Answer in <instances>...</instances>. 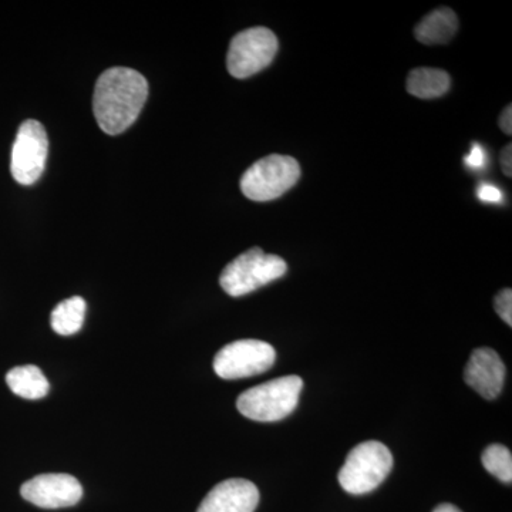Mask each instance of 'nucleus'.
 <instances>
[{"instance_id": "nucleus-7", "label": "nucleus", "mask_w": 512, "mask_h": 512, "mask_svg": "<svg viewBox=\"0 0 512 512\" xmlns=\"http://www.w3.org/2000/svg\"><path fill=\"white\" fill-rule=\"evenodd\" d=\"M275 360V349L269 343L256 339L237 340L217 353L214 370L221 379H245L271 369Z\"/></svg>"}, {"instance_id": "nucleus-19", "label": "nucleus", "mask_w": 512, "mask_h": 512, "mask_svg": "<svg viewBox=\"0 0 512 512\" xmlns=\"http://www.w3.org/2000/svg\"><path fill=\"white\" fill-rule=\"evenodd\" d=\"M485 160V153L483 147L480 144L474 143L473 147H471L470 154L466 157V164L471 168H480L483 167Z\"/></svg>"}, {"instance_id": "nucleus-11", "label": "nucleus", "mask_w": 512, "mask_h": 512, "mask_svg": "<svg viewBox=\"0 0 512 512\" xmlns=\"http://www.w3.org/2000/svg\"><path fill=\"white\" fill-rule=\"evenodd\" d=\"M258 503L259 491L254 483L231 478L215 485L197 512H254Z\"/></svg>"}, {"instance_id": "nucleus-1", "label": "nucleus", "mask_w": 512, "mask_h": 512, "mask_svg": "<svg viewBox=\"0 0 512 512\" xmlns=\"http://www.w3.org/2000/svg\"><path fill=\"white\" fill-rule=\"evenodd\" d=\"M148 97L143 74L128 67H111L96 83L93 113L97 124L109 136L124 133L133 126Z\"/></svg>"}, {"instance_id": "nucleus-20", "label": "nucleus", "mask_w": 512, "mask_h": 512, "mask_svg": "<svg viewBox=\"0 0 512 512\" xmlns=\"http://www.w3.org/2000/svg\"><path fill=\"white\" fill-rule=\"evenodd\" d=\"M501 170L503 173L507 175V177H511L512 175V146L511 144H507L501 151L500 156Z\"/></svg>"}, {"instance_id": "nucleus-18", "label": "nucleus", "mask_w": 512, "mask_h": 512, "mask_svg": "<svg viewBox=\"0 0 512 512\" xmlns=\"http://www.w3.org/2000/svg\"><path fill=\"white\" fill-rule=\"evenodd\" d=\"M477 194L478 198L483 202H501L503 200V192L494 187V185H481L478 188Z\"/></svg>"}, {"instance_id": "nucleus-10", "label": "nucleus", "mask_w": 512, "mask_h": 512, "mask_svg": "<svg viewBox=\"0 0 512 512\" xmlns=\"http://www.w3.org/2000/svg\"><path fill=\"white\" fill-rule=\"evenodd\" d=\"M505 365L500 355L490 348H478L471 353L466 369H464V380L468 386L481 397L493 400L503 390L505 383Z\"/></svg>"}, {"instance_id": "nucleus-9", "label": "nucleus", "mask_w": 512, "mask_h": 512, "mask_svg": "<svg viewBox=\"0 0 512 512\" xmlns=\"http://www.w3.org/2000/svg\"><path fill=\"white\" fill-rule=\"evenodd\" d=\"M20 494L36 507L46 510L73 507L82 500L83 487L70 474H40L26 481Z\"/></svg>"}, {"instance_id": "nucleus-4", "label": "nucleus", "mask_w": 512, "mask_h": 512, "mask_svg": "<svg viewBox=\"0 0 512 512\" xmlns=\"http://www.w3.org/2000/svg\"><path fill=\"white\" fill-rule=\"evenodd\" d=\"M392 468V451L380 441H365L346 457L339 471V483L349 494H367L386 480Z\"/></svg>"}, {"instance_id": "nucleus-22", "label": "nucleus", "mask_w": 512, "mask_h": 512, "mask_svg": "<svg viewBox=\"0 0 512 512\" xmlns=\"http://www.w3.org/2000/svg\"><path fill=\"white\" fill-rule=\"evenodd\" d=\"M433 512H463V511L458 510L456 505L441 504Z\"/></svg>"}, {"instance_id": "nucleus-21", "label": "nucleus", "mask_w": 512, "mask_h": 512, "mask_svg": "<svg viewBox=\"0 0 512 512\" xmlns=\"http://www.w3.org/2000/svg\"><path fill=\"white\" fill-rule=\"evenodd\" d=\"M498 124H500L501 130H503L504 134H507V136H511L512 134V107L511 104H508L507 107L503 110V113H501L500 121H498Z\"/></svg>"}, {"instance_id": "nucleus-17", "label": "nucleus", "mask_w": 512, "mask_h": 512, "mask_svg": "<svg viewBox=\"0 0 512 512\" xmlns=\"http://www.w3.org/2000/svg\"><path fill=\"white\" fill-rule=\"evenodd\" d=\"M494 309L501 319L512 326V291L511 289H503L494 299Z\"/></svg>"}, {"instance_id": "nucleus-13", "label": "nucleus", "mask_w": 512, "mask_h": 512, "mask_svg": "<svg viewBox=\"0 0 512 512\" xmlns=\"http://www.w3.org/2000/svg\"><path fill=\"white\" fill-rule=\"evenodd\" d=\"M6 383L16 396L23 399H43L50 390L49 380L37 366H19L9 370Z\"/></svg>"}, {"instance_id": "nucleus-15", "label": "nucleus", "mask_w": 512, "mask_h": 512, "mask_svg": "<svg viewBox=\"0 0 512 512\" xmlns=\"http://www.w3.org/2000/svg\"><path fill=\"white\" fill-rule=\"evenodd\" d=\"M86 316V301L80 296L66 299L53 309L50 323L57 335L72 336L82 329Z\"/></svg>"}, {"instance_id": "nucleus-5", "label": "nucleus", "mask_w": 512, "mask_h": 512, "mask_svg": "<svg viewBox=\"0 0 512 512\" xmlns=\"http://www.w3.org/2000/svg\"><path fill=\"white\" fill-rule=\"evenodd\" d=\"M299 178L301 167L295 158L271 154L245 171L241 178V191L252 201H272L291 190Z\"/></svg>"}, {"instance_id": "nucleus-14", "label": "nucleus", "mask_w": 512, "mask_h": 512, "mask_svg": "<svg viewBox=\"0 0 512 512\" xmlns=\"http://www.w3.org/2000/svg\"><path fill=\"white\" fill-rule=\"evenodd\" d=\"M451 79L447 72L430 67L414 69L407 77V92L419 99H436L450 90Z\"/></svg>"}, {"instance_id": "nucleus-8", "label": "nucleus", "mask_w": 512, "mask_h": 512, "mask_svg": "<svg viewBox=\"0 0 512 512\" xmlns=\"http://www.w3.org/2000/svg\"><path fill=\"white\" fill-rule=\"evenodd\" d=\"M49 138L45 127L37 120H26L20 124L18 136L12 148L10 171L16 183L33 185L45 173Z\"/></svg>"}, {"instance_id": "nucleus-6", "label": "nucleus", "mask_w": 512, "mask_h": 512, "mask_svg": "<svg viewBox=\"0 0 512 512\" xmlns=\"http://www.w3.org/2000/svg\"><path fill=\"white\" fill-rule=\"evenodd\" d=\"M278 39L272 30L251 28L231 40L227 56L228 72L235 79H248L262 72L278 53Z\"/></svg>"}, {"instance_id": "nucleus-12", "label": "nucleus", "mask_w": 512, "mask_h": 512, "mask_svg": "<svg viewBox=\"0 0 512 512\" xmlns=\"http://www.w3.org/2000/svg\"><path fill=\"white\" fill-rule=\"evenodd\" d=\"M457 30L456 13L448 8H439L421 19L414 29V36L423 45H446L456 35Z\"/></svg>"}, {"instance_id": "nucleus-3", "label": "nucleus", "mask_w": 512, "mask_h": 512, "mask_svg": "<svg viewBox=\"0 0 512 512\" xmlns=\"http://www.w3.org/2000/svg\"><path fill=\"white\" fill-rule=\"evenodd\" d=\"M286 271L288 265L281 256L265 254L261 248H252L225 266L220 285L229 296L239 298L282 278Z\"/></svg>"}, {"instance_id": "nucleus-2", "label": "nucleus", "mask_w": 512, "mask_h": 512, "mask_svg": "<svg viewBox=\"0 0 512 512\" xmlns=\"http://www.w3.org/2000/svg\"><path fill=\"white\" fill-rule=\"evenodd\" d=\"M303 389L299 376H285L252 387L238 397L239 413L255 421L284 420L296 409Z\"/></svg>"}, {"instance_id": "nucleus-16", "label": "nucleus", "mask_w": 512, "mask_h": 512, "mask_svg": "<svg viewBox=\"0 0 512 512\" xmlns=\"http://www.w3.org/2000/svg\"><path fill=\"white\" fill-rule=\"evenodd\" d=\"M481 461L488 473L493 474L503 483H511L512 456L507 447L501 446V444H491L485 448Z\"/></svg>"}]
</instances>
